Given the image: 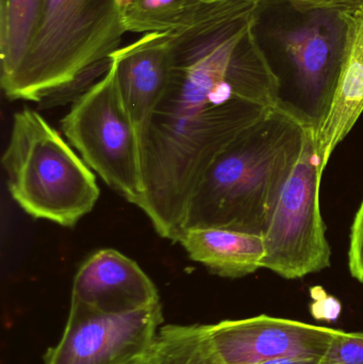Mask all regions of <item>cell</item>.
Instances as JSON below:
<instances>
[{
    "mask_svg": "<svg viewBox=\"0 0 363 364\" xmlns=\"http://www.w3.org/2000/svg\"><path fill=\"white\" fill-rule=\"evenodd\" d=\"M259 6L234 0L170 32L172 74L141 139L138 205L164 239L178 242L190 197L212 160L283 104L281 79L256 36Z\"/></svg>",
    "mask_w": 363,
    "mask_h": 364,
    "instance_id": "obj_1",
    "label": "cell"
},
{
    "mask_svg": "<svg viewBox=\"0 0 363 364\" xmlns=\"http://www.w3.org/2000/svg\"><path fill=\"white\" fill-rule=\"evenodd\" d=\"M313 127L285 102L271 109L202 173L188 203L183 232L221 227L264 235Z\"/></svg>",
    "mask_w": 363,
    "mask_h": 364,
    "instance_id": "obj_2",
    "label": "cell"
},
{
    "mask_svg": "<svg viewBox=\"0 0 363 364\" xmlns=\"http://www.w3.org/2000/svg\"><path fill=\"white\" fill-rule=\"evenodd\" d=\"M123 0H44L31 45L2 81L9 100L40 104L85 68L119 49Z\"/></svg>",
    "mask_w": 363,
    "mask_h": 364,
    "instance_id": "obj_3",
    "label": "cell"
},
{
    "mask_svg": "<svg viewBox=\"0 0 363 364\" xmlns=\"http://www.w3.org/2000/svg\"><path fill=\"white\" fill-rule=\"evenodd\" d=\"M2 166L11 196L32 218L72 227L99 198L91 168L32 109L13 115Z\"/></svg>",
    "mask_w": 363,
    "mask_h": 364,
    "instance_id": "obj_4",
    "label": "cell"
},
{
    "mask_svg": "<svg viewBox=\"0 0 363 364\" xmlns=\"http://www.w3.org/2000/svg\"><path fill=\"white\" fill-rule=\"evenodd\" d=\"M61 126L87 166L138 205L145 190L140 136L119 96L113 62L100 80L72 100Z\"/></svg>",
    "mask_w": 363,
    "mask_h": 364,
    "instance_id": "obj_5",
    "label": "cell"
},
{
    "mask_svg": "<svg viewBox=\"0 0 363 364\" xmlns=\"http://www.w3.org/2000/svg\"><path fill=\"white\" fill-rule=\"evenodd\" d=\"M315 129L310 128L307 134L264 232L266 256L261 267L286 279H298L330 265V247L320 209L323 171Z\"/></svg>",
    "mask_w": 363,
    "mask_h": 364,
    "instance_id": "obj_6",
    "label": "cell"
},
{
    "mask_svg": "<svg viewBox=\"0 0 363 364\" xmlns=\"http://www.w3.org/2000/svg\"><path fill=\"white\" fill-rule=\"evenodd\" d=\"M162 321L161 303L119 314L70 305L63 333L44 364H144Z\"/></svg>",
    "mask_w": 363,
    "mask_h": 364,
    "instance_id": "obj_7",
    "label": "cell"
},
{
    "mask_svg": "<svg viewBox=\"0 0 363 364\" xmlns=\"http://www.w3.org/2000/svg\"><path fill=\"white\" fill-rule=\"evenodd\" d=\"M212 364H257L283 357L322 358L337 329L273 316L202 325Z\"/></svg>",
    "mask_w": 363,
    "mask_h": 364,
    "instance_id": "obj_8",
    "label": "cell"
},
{
    "mask_svg": "<svg viewBox=\"0 0 363 364\" xmlns=\"http://www.w3.org/2000/svg\"><path fill=\"white\" fill-rule=\"evenodd\" d=\"M296 27L279 32L302 98L300 113L318 127L330 108L345 53L347 26L340 11L318 9Z\"/></svg>",
    "mask_w": 363,
    "mask_h": 364,
    "instance_id": "obj_9",
    "label": "cell"
},
{
    "mask_svg": "<svg viewBox=\"0 0 363 364\" xmlns=\"http://www.w3.org/2000/svg\"><path fill=\"white\" fill-rule=\"evenodd\" d=\"M160 303L155 284L138 263L112 248L92 254L72 282L70 305L102 314L131 311Z\"/></svg>",
    "mask_w": 363,
    "mask_h": 364,
    "instance_id": "obj_10",
    "label": "cell"
},
{
    "mask_svg": "<svg viewBox=\"0 0 363 364\" xmlns=\"http://www.w3.org/2000/svg\"><path fill=\"white\" fill-rule=\"evenodd\" d=\"M119 96L142 139L172 74L170 32L146 33L111 55Z\"/></svg>",
    "mask_w": 363,
    "mask_h": 364,
    "instance_id": "obj_11",
    "label": "cell"
},
{
    "mask_svg": "<svg viewBox=\"0 0 363 364\" xmlns=\"http://www.w3.org/2000/svg\"><path fill=\"white\" fill-rule=\"evenodd\" d=\"M340 12L347 26L342 64L330 108L315 129L323 172L363 112V6Z\"/></svg>",
    "mask_w": 363,
    "mask_h": 364,
    "instance_id": "obj_12",
    "label": "cell"
},
{
    "mask_svg": "<svg viewBox=\"0 0 363 364\" xmlns=\"http://www.w3.org/2000/svg\"><path fill=\"white\" fill-rule=\"evenodd\" d=\"M178 242L192 260L221 277L255 273L266 256L264 235L221 227L185 229Z\"/></svg>",
    "mask_w": 363,
    "mask_h": 364,
    "instance_id": "obj_13",
    "label": "cell"
},
{
    "mask_svg": "<svg viewBox=\"0 0 363 364\" xmlns=\"http://www.w3.org/2000/svg\"><path fill=\"white\" fill-rule=\"evenodd\" d=\"M234 0H123L126 32L155 33L187 29L206 21Z\"/></svg>",
    "mask_w": 363,
    "mask_h": 364,
    "instance_id": "obj_14",
    "label": "cell"
},
{
    "mask_svg": "<svg viewBox=\"0 0 363 364\" xmlns=\"http://www.w3.org/2000/svg\"><path fill=\"white\" fill-rule=\"evenodd\" d=\"M44 0H0V82L23 61L40 23Z\"/></svg>",
    "mask_w": 363,
    "mask_h": 364,
    "instance_id": "obj_15",
    "label": "cell"
},
{
    "mask_svg": "<svg viewBox=\"0 0 363 364\" xmlns=\"http://www.w3.org/2000/svg\"><path fill=\"white\" fill-rule=\"evenodd\" d=\"M144 364H212L202 325H166L156 338Z\"/></svg>",
    "mask_w": 363,
    "mask_h": 364,
    "instance_id": "obj_16",
    "label": "cell"
},
{
    "mask_svg": "<svg viewBox=\"0 0 363 364\" xmlns=\"http://www.w3.org/2000/svg\"><path fill=\"white\" fill-rule=\"evenodd\" d=\"M321 364H363V333L338 331Z\"/></svg>",
    "mask_w": 363,
    "mask_h": 364,
    "instance_id": "obj_17",
    "label": "cell"
},
{
    "mask_svg": "<svg viewBox=\"0 0 363 364\" xmlns=\"http://www.w3.org/2000/svg\"><path fill=\"white\" fill-rule=\"evenodd\" d=\"M349 265L352 276L363 284V201L352 226Z\"/></svg>",
    "mask_w": 363,
    "mask_h": 364,
    "instance_id": "obj_18",
    "label": "cell"
},
{
    "mask_svg": "<svg viewBox=\"0 0 363 364\" xmlns=\"http://www.w3.org/2000/svg\"><path fill=\"white\" fill-rule=\"evenodd\" d=\"M315 301L311 305V314L318 320L335 321L341 312V304L338 299L326 294L323 289L317 287L311 290Z\"/></svg>",
    "mask_w": 363,
    "mask_h": 364,
    "instance_id": "obj_19",
    "label": "cell"
},
{
    "mask_svg": "<svg viewBox=\"0 0 363 364\" xmlns=\"http://www.w3.org/2000/svg\"><path fill=\"white\" fill-rule=\"evenodd\" d=\"M296 10L303 13L318 9L347 11L363 6V0H287Z\"/></svg>",
    "mask_w": 363,
    "mask_h": 364,
    "instance_id": "obj_20",
    "label": "cell"
},
{
    "mask_svg": "<svg viewBox=\"0 0 363 364\" xmlns=\"http://www.w3.org/2000/svg\"><path fill=\"white\" fill-rule=\"evenodd\" d=\"M257 364H321V358L313 357H283Z\"/></svg>",
    "mask_w": 363,
    "mask_h": 364,
    "instance_id": "obj_21",
    "label": "cell"
},
{
    "mask_svg": "<svg viewBox=\"0 0 363 364\" xmlns=\"http://www.w3.org/2000/svg\"><path fill=\"white\" fill-rule=\"evenodd\" d=\"M243 1L251 2V4H261L264 2L270 1V0H243Z\"/></svg>",
    "mask_w": 363,
    "mask_h": 364,
    "instance_id": "obj_22",
    "label": "cell"
}]
</instances>
